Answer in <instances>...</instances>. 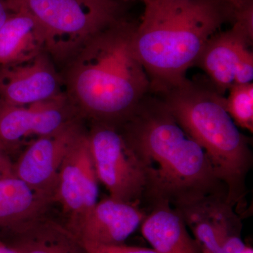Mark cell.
Returning a JSON list of instances; mask_svg holds the SVG:
<instances>
[{
  "label": "cell",
  "instance_id": "8992f818",
  "mask_svg": "<svg viewBox=\"0 0 253 253\" xmlns=\"http://www.w3.org/2000/svg\"><path fill=\"white\" fill-rule=\"evenodd\" d=\"M87 135L96 175L110 197L140 206L146 200L144 174L119 126L91 123Z\"/></svg>",
  "mask_w": 253,
  "mask_h": 253
},
{
  "label": "cell",
  "instance_id": "277c9868",
  "mask_svg": "<svg viewBox=\"0 0 253 253\" xmlns=\"http://www.w3.org/2000/svg\"><path fill=\"white\" fill-rule=\"evenodd\" d=\"M156 95L184 131L204 149L225 186L227 201L244 206L246 180L253 165L248 138L226 111L225 97L213 86L188 80Z\"/></svg>",
  "mask_w": 253,
  "mask_h": 253
},
{
  "label": "cell",
  "instance_id": "8fae6325",
  "mask_svg": "<svg viewBox=\"0 0 253 253\" xmlns=\"http://www.w3.org/2000/svg\"><path fill=\"white\" fill-rule=\"evenodd\" d=\"M49 56L44 51L31 61L0 67V101L25 106L64 94L61 74Z\"/></svg>",
  "mask_w": 253,
  "mask_h": 253
},
{
  "label": "cell",
  "instance_id": "5bb4252c",
  "mask_svg": "<svg viewBox=\"0 0 253 253\" xmlns=\"http://www.w3.org/2000/svg\"><path fill=\"white\" fill-rule=\"evenodd\" d=\"M52 197L41 194L13 172L0 177V240L6 242L23 226L52 212Z\"/></svg>",
  "mask_w": 253,
  "mask_h": 253
},
{
  "label": "cell",
  "instance_id": "7a4b0ae2",
  "mask_svg": "<svg viewBox=\"0 0 253 253\" xmlns=\"http://www.w3.org/2000/svg\"><path fill=\"white\" fill-rule=\"evenodd\" d=\"M136 26L121 18L61 62L65 95L84 121L119 126L149 94L151 83L133 44Z\"/></svg>",
  "mask_w": 253,
  "mask_h": 253
},
{
  "label": "cell",
  "instance_id": "9a60e30c",
  "mask_svg": "<svg viewBox=\"0 0 253 253\" xmlns=\"http://www.w3.org/2000/svg\"><path fill=\"white\" fill-rule=\"evenodd\" d=\"M46 49L44 28L24 10H15L0 28V67L31 61Z\"/></svg>",
  "mask_w": 253,
  "mask_h": 253
},
{
  "label": "cell",
  "instance_id": "e0dca14e",
  "mask_svg": "<svg viewBox=\"0 0 253 253\" xmlns=\"http://www.w3.org/2000/svg\"><path fill=\"white\" fill-rule=\"evenodd\" d=\"M151 208L141 231L153 249L158 253H202L177 210L166 203Z\"/></svg>",
  "mask_w": 253,
  "mask_h": 253
},
{
  "label": "cell",
  "instance_id": "603a6c76",
  "mask_svg": "<svg viewBox=\"0 0 253 253\" xmlns=\"http://www.w3.org/2000/svg\"><path fill=\"white\" fill-rule=\"evenodd\" d=\"M232 5L236 9H241L248 5L252 4L253 0H222Z\"/></svg>",
  "mask_w": 253,
  "mask_h": 253
},
{
  "label": "cell",
  "instance_id": "ffe728a7",
  "mask_svg": "<svg viewBox=\"0 0 253 253\" xmlns=\"http://www.w3.org/2000/svg\"><path fill=\"white\" fill-rule=\"evenodd\" d=\"M246 245L241 237V233L229 236L214 253H240Z\"/></svg>",
  "mask_w": 253,
  "mask_h": 253
},
{
  "label": "cell",
  "instance_id": "4fadbf2b",
  "mask_svg": "<svg viewBox=\"0 0 253 253\" xmlns=\"http://www.w3.org/2000/svg\"><path fill=\"white\" fill-rule=\"evenodd\" d=\"M176 210L202 253H214L227 237L241 233L239 215L224 196H210Z\"/></svg>",
  "mask_w": 253,
  "mask_h": 253
},
{
  "label": "cell",
  "instance_id": "484cf974",
  "mask_svg": "<svg viewBox=\"0 0 253 253\" xmlns=\"http://www.w3.org/2000/svg\"><path fill=\"white\" fill-rule=\"evenodd\" d=\"M111 1H118V2L124 3L126 1H129V0H111Z\"/></svg>",
  "mask_w": 253,
  "mask_h": 253
},
{
  "label": "cell",
  "instance_id": "30bf717a",
  "mask_svg": "<svg viewBox=\"0 0 253 253\" xmlns=\"http://www.w3.org/2000/svg\"><path fill=\"white\" fill-rule=\"evenodd\" d=\"M78 118H82L65 93L25 106L0 101V146L6 153L26 138L51 134Z\"/></svg>",
  "mask_w": 253,
  "mask_h": 253
},
{
  "label": "cell",
  "instance_id": "2e32d148",
  "mask_svg": "<svg viewBox=\"0 0 253 253\" xmlns=\"http://www.w3.org/2000/svg\"><path fill=\"white\" fill-rule=\"evenodd\" d=\"M18 253H88L52 212L28 223L5 242Z\"/></svg>",
  "mask_w": 253,
  "mask_h": 253
},
{
  "label": "cell",
  "instance_id": "9c48e42d",
  "mask_svg": "<svg viewBox=\"0 0 253 253\" xmlns=\"http://www.w3.org/2000/svg\"><path fill=\"white\" fill-rule=\"evenodd\" d=\"M83 121L78 118L59 130L37 138L12 164L15 175L54 200L61 165L73 144L86 130Z\"/></svg>",
  "mask_w": 253,
  "mask_h": 253
},
{
  "label": "cell",
  "instance_id": "ac0fdd59",
  "mask_svg": "<svg viewBox=\"0 0 253 253\" xmlns=\"http://www.w3.org/2000/svg\"><path fill=\"white\" fill-rule=\"evenodd\" d=\"M225 108L238 126L253 132V83L237 84L229 89Z\"/></svg>",
  "mask_w": 253,
  "mask_h": 253
},
{
  "label": "cell",
  "instance_id": "3957f363",
  "mask_svg": "<svg viewBox=\"0 0 253 253\" xmlns=\"http://www.w3.org/2000/svg\"><path fill=\"white\" fill-rule=\"evenodd\" d=\"M141 21L133 37L134 51L157 94L182 85L188 70L228 22L236 9L222 0H140Z\"/></svg>",
  "mask_w": 253,
  "mask_h": 253
},
{
  "label": "cell",
  "instance_id": "44dd1931",
  "mask_svg": "<svg viewBox=\"0 0 253 253\" xmlns=\"http://www.w3.org/2000/svg\"><path fill=\"white\" fill-rule=\"evenodd\" d=\"M13 12L9 0H0V28Z\"/></svg>",
  "mask_w": 253,
  "mask_h": 253
},
{
  "label": "cell",
  "instance_id": "7c38bea8",
  "mask_svg": "<svg viewBox=\"0 0 253 253\" xmlns=\"http://www.w3.org/2000/svg\"><path fill=\"white\" fill-rule=\"evenodd\" d=\"M144 208L112 198L98 201L74 225L66 227L82 242L113 246L124 244L147 216Z\"/></svg>",
  "mask_w": 253,
  "mask_h": 253
},
{
  "label": "cell",
  "instance_id": "6da1fadb",
  "mask_svg": "<svg viewBox=\"0 0 253 253\" xmlns=\"http://www.w3.org/2000/svg\"><path fill=\"white\" fill-rule=\"evenodd\" d=\"M118 126L140 165L151 208L166 203L179 209L210 196L227 199L204 149L156 95H146Z\"/></svg>",
  "mask_w": 253,
  "mask_h": 253
},
{
  "label": "cell",
  "instance_id": "d6986e66",
  "mask_svg": "<svg viewBox=\"0 0 253 253\" xmlns=\"http://www.w3.org/2000/svg\"><path fill=\"white\" fill-rule=\"evenodd\" d=\"M82 244L88 253H158L153 249L126 246L125 244L113 246H104L88 242H82Z\"/></svg>",
  "mask_w": 253,
  "mask_h": 253
},
{
  "label": "cell",
  "instance_id": "ba28073f",
  "mask_svg": "<svg viewBox=\"0 0 253 253\" xmlns=\"http://www.w3.org/2000/svg\"><path fill=\"white\" fill-rule=\"evenodd\" d=\"M253 37L239 23L219 31L208 41L196 61L218 92L253 81Z\"/></svg>",
  "mask_w": 253,
  "mask_h": 253
},
{
  "label": "cell",
  "instance_id": "d4e9b609",
  "mask_svg": "<svg viewBox=\"0 0 253 253\" xmlns=\"http://www.w3.org/2000/svg\"><path fill=\"white\" fill-rule=\"evenodd\" d=\"M240 253H253V250L252 248L250 247V246H246L244 249H243Z\"/></svg>",
  "mask_w": 253,
  "mask_h": 253
},
{
  "label": "cell",
  "instance_id": "52a82bcc",
  "mask_svg": "<svg viewBox=\"0 0 253 253\" xmlns=\"http://www.w3.org/2000/svg\"><path fill=\"white\" fill-rule=\"evenodd\" d=\"M99 182L86 129L65 158L55 190L54 203L61 208L67 227L94 207L99 197Z\"/></svg>",
  "mask_w": 253,
  "mask_h": 253
},
{
  "label": "cell",
  "instance_id": "cb8c5ba5",
  "mask_svg": "<svg viewBox=\"0 0 253 253\" xmlns=\"http://www.w3.org/2000/svg\"><path fill=\"white\" fill-rule=\"evenodd\" d=\"M0 253H18L12 248L0 240Z\"/></svg>",
  "mask_w": 253,
  "mask_h": 253
},
{
  "label": "cell",
  "instance_id": "7402d4cb",
  "mask_svg": "<svg viewBox=\"0 0 253 253\" xmlns=\"http://www.w3.org/2000/svg\"><path fill=\"white\" fill-rule=\"evenodd\" d=\"M12 169V163L6 157L5 151L0 146V177Z\"/></svg>",
  "mask_w": 253,
  "mask_h": 253
},
{
  "label": "cell",
  "instance_id": "5b68a950",
  "mask_svg": "<svg viewBox=\"0 0 253 253\" xmlns=\"http://www.w3.org/2000/svg\"><path fill=\"white\" fill-rule=\"evenodd\" d=\"M39 21L47 40L46 52L62 62L91 36L121 19L123 3L111 0H9Z\"/></svg>",
  "mask_w": 253,
  "mask_h": 253
}]
</instances>
